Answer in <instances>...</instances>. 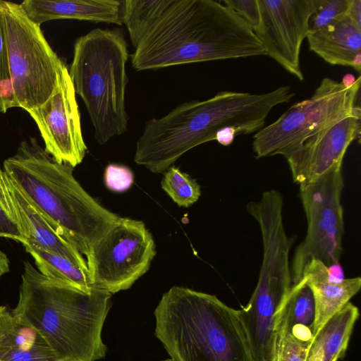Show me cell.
<instances>
[{
  "label": "cell",
  "instance_id": "obj_1",
  "mask_svg": "<svg viewBox=\"0 0 361 361\" xmlns=\"http://www.w3.org/2000/svg\"><path fill=\"white\" fill-rule=\"evenodd\" d=\"M134 48L137 71L266 55L252 28L214 0H165Z\"/></svg>",
  "mask_w": 361,
  "mask_h": 361
},
{
  "label": "cell",
  "instance_id": "obj_2",
  "mask_svg": "<svg viewBox=\"0 0 361 361\" xmlns=\"http://www.w3.org/2000/svg\"><path fill=\"white\" fill-rule=\"evenodd\" d=\"M290 99L288 89L280 86L264 94L222 91L205 100L182 103L145 123L134 161L152 173H163L188 151L215 140L224 128H234L238 135L256 133L271 109Z\"/></svg>",
  "mask_w": 361,
  "mask_h": 361
},
{
  "label": "cell",
  "instance_id": "obj_3",
  "mask_svg": "<svg viewBox=\"0 0 361 361\" xmlns=\"http://www.w3.org/2000/svg\"><path fill=\"white\" fill-rule=\"evenodd\" d=\"M19 300L12 314L37 332L59 361H97L107 348L102 329L112 294L54 281L24 263Z\"/></svg>",
  "mask_w": 361,
  "mask_h": 361
},
{
  "label": "cell",
  "instance_id": "obj_4",
  "mask_svg": "<svg viewBox=\"0 0 361 361\" xmlns=\"http://www.w3.org/2000/svg\"><path fill=\"white\" fill-rule=\"evenodd\" d=\"M3 169L82 255L119 218L85 191L74 177L73 167L55 161L35 137L21 141Z\"/></svg>",
  "mask_w": 361,
  "mask_h": 361
},
{
  "label": "cell",
  "instance_id": "obj_5",
  "mask_svg": "<svg viewBox=\"0 0 361 361\" xmlns=\"http://www.w3.org/2000/svg\"><path fill=\"white\" fill-rule=\"evenodd\" d=\"M154 314V334L173 361H254L239 310L214 295L173 286Z\"/></svg>",
  "mask_w": 361,
  "mask_h": 361
},
{
  "label": "cell",
  "instance_id": "obj_6",
  "mask_svg": "<svg viewBox=\"0 0 361 361\" xmlns=\"http://www.w3.org/2000/svg\"><path fill=\"white\" fill-rule=\"evenodd\" d=\"M129 56L128 44L119 30L95 28L74 43L69 75L100 145L128 129L125 96Z\"/></svg>",
  "mask_w": 361,
  "mask_h": 361
},
{
  "label": "cell",
  "instance_id": "obj_7",
  "mask_svg": "<svg viewBox=\"0 0 361 361\" xmlns=\"http://www.w3.org/2000/svg\"><path fill=\"white\" fill-rule=\"evenodd\" d=\"M0 1L15 99L28 112L50 97L66 66L20 4Z\"/></svg>",
  "mask_w": 361,
  "mask_h": 361
},
{
  "label": "cell",
  "instance_id": "obj_8",
  "mask_svg": "<svg viewBox=\"0 0 361 361\" xmlns=\"http://www.w3.org/2000/svg\"><path fill=\"white\" fill-rule=\"evenodd\" d=\"M361 78L345 87L324 78L311 97L297 102L253 136L257 159L281 154L312 135L345 117L360 114L356 105Z\"/></svg>",
  "mask_w": 361,
  "mask_h": 361
},
{
  "label": "cell",
  "instance_id": "obj_9",
  "mask_svg": "<svg viewBox=\"0 0 361 361\" xmlns=\"http://www.w3.org/2000/svg\"><path fill=\"white\" fill-rule=\"evenodd\" d=\"M341 167L336 166L314 180L300 185L307 229L292 261L293 284L302 279L305 266L312 259L326 267L339 262L343 235L341 197L344 182Z\"/></svg>",
  "mask_w": 361,
  "mask_h": 361
},
{
  "label": "cell",
  "instance_id": "obj_10",
  "mask_svg": "<svg viewBox=\"0 0 361 361\" xmlns=\"http://www.w3.org/2000/svg\"><path fill=\"white\" fill-rule=\"evenodd\" d=\"M155 255L145 224L119 216L85 255L91 285L111 294L127 290L149 270Z\"/></svg>",
  "mask_w": 361,
  "mask_h": 361
},
{
  "label": "cell",
  "instance_id": "obj_11",
  "mask_svg": "<svg viewBox=\"0 0 361 361\" xmlns=\"http://www.w3.org/2000/svg\"><path fill=\"white\" fill-rule=\"evenodd\" d=\"M259 23L253 31L269 56L302 81L301 45L321 0H257Z\"/></svg>",
  "mask_w": 361,
  "mask_h": 361
},
{
  "label": "cell",
  "instance_id": "obj_12",
  "mask_svg": "<svg viewBox=\"0 0 361 361\" xmlns=\"http://www.w3.org/2000/svg\"><path fill=\"white\" fill-rule=\"evenodd\" d=\"M28 114L35 122L44 150L59 163L75 167L86 154L75 89L66 66L50 97Z\"/></svg>",
  "mask_w": 361,
  "mask_h": 361
},
{
  "label": "cell",
  "instance_id": "obj_13",
  "mask_svg": "<svg viewBox=\"0 0 361 361\" xmlns=\"http://www.w3.org/2000/svg\"><path fill=\"white\" fill-rule=\"evenodd\" d=\"M360 137V114L344 118L283 151L292 177L299 185L342 165L348 147Z\"/></svg>",
  "mask_w": 361,
  "mask_h": 361
},
{
  "label": "cell",
  "instance_id": "obj_14",
  "mask_svg": "<svg viewBox=\"0 0 361 361\" xmlns=\"http://www.w3.org/2000/svg\"><path fill=\"white\" fill-rule=\"evenodd\" d=\"M20 5L28 18L39 26L58 19L123 24L122 1L118 0H25Z\"/></svg>",
  "mask_w": 361,
  "mask_h": 361
},
{
  "label": "cell",
  "instance_id": "obj_15",
  "mask_svg": "<svg viewBox=\"0 0 361 361\" xmlns=\"http://www.w3.org/2000/svg\"><path fill=\"white\" fill-rule=\"evenodd\" d=\"M311 51L331 65L361 71V27L346 14L307 35Z\"/></svg>",
  "mask_w": 361,
  "mask_h": 361
},
{
  "label": "cell",
  "instance_id": "obj_16",
  "mask_svg": "<svg viewBox=\"0 0 361 361\" xmlns=\"http://www.w3.org/2000/svg\"><path fill=\"white\" fill-rule=\"evenodd\" d=\"M8 178L10 192L26 237L25 241L33 242L47 251L61 255L88 272L86 260L76 247Z\"/></svg>",
  "mask_w": 361,
  "mask_h": 361
},
{
  "label": "cell",
  "instance_id": "obj_17",
  "mask_svg": "<svg viewBox=\"0 0 361 361\" xmlns=\"http://www.w3.org/2000/svg\"><path fill=\"white\" fill-rule=\"evenodd\" d=\"M310 288L314 300L315 319L313 336L324 324L341 310L361 288V278L345 279L336 283L329 281L327 267L321 261L312 259L305 266L302 279Z\"/></svg>",
  "mask_w": 361,
  "mask_h": 361
},
{
  "label": "cell",
  "instance_id": "obj_18",
  "mask_svg": "<svg viewBox=\"0 0 361 361\" xmlns=\"http://www.w3.org/2000/svg\"><path fill=\"white\" fill-rule=\"evenodd\" d=\"M0 361H59L33 329L0 306Z\"/></svg>",
  "mask_w": 361,
  "mask_h": 361
},
{
  "label": "cell",
  "instance_id": "obj_19",
  "mask_svg": "<svg viewBox=\"0 0 361 361\" xmlns=\"http://www.w3.org/2000/svg\"><path fill=\"white\" fill-rule=\"evenodd\" d=\"M314 319L313 294L302 278L298 283L293 284L277 312L275 336L286 333L305 341H312Z\"/></svg>",
  "mask_w": 361,
  "mask_h": 361
},
{
  "label": "cell",
  "instance_id": "obj_20",
  "mask_svg": "<svg viewBox=\"0 0 361 361\" xmlns=\"http://www.w3.org/2000/svg\"><path fill=\"white\" fill-rule=\"evenodd\" d=\"M358 317L357 307L348 302L314 336L307 361H337L342 358Z\"/></svg>",
  "mask_w": 361,
  "mask_h": 361
},
{
  "label": "cell",
  "instance_id": "obj_21",
  "mask_svg": "<svg viewBox=\"0 0 361 361\" xmlns=\"http://www.w3.org/2000/svg\"><path fill=\"white\" fill-rule=\"evenodd\" d=\"M23 245L34 259L38 271L46 277L85 290L94 288L88 272L68 259L47 251L31 241L27 240Z\"/></svg>",
  "mask_w": 361,
  "mask_h": 361
},
{
  "label": "cell",
  "instance_id": "obj_22",
  "mask_svg": "<svg viewBox=\"0 0 361 361\" xmlns=\"http://www.w3.org/2000/svg\"><path fill=\"white\" fill-rule=\"evenodd\" d=\"M161 188L179 207H189L201 195L200 185L188 173L175 166L169 167L161 181Z\"/></svg>",
  "mask_w": 361,
  "mask_h": 361
},
{
  "label": "cell",
  "instance_id": "obj_23",
  "mask_svg": "<svg viewBox=\"0 0 361 361\" xmlns=\"http://www.w3.org/2000/svg\"><path fill=\"white\" fill-rule=\"evenodd\" d=\"M0 237L23 243L26 237L9 189V178L0 168Z\"/></svg>",
  "mask_w": 361,
  "mask_h": 361
},
{
  "label": "cell",
  "instance_id": "obj_24",
  "mask_svg": "<svg viewBox=\"0 0 361 361\" xmlns=\"http://www.w3.org/2000/svg\"><path fill=\"white\" fill-rule=\"evenodd\" d=\"M18 107L14 97L11 80L0 1V112Z\"/></svg>",
  "mask_w": 361,
  "mask_h": 361
},
{
  "label": "cell",
  "instance_id": "obj_25",
  "mask_svg": "<svg viewBox=\"0 0 361 361\" xmlns=\"http://www.w3.org/2000/svg\"><path fill=\"white\" fill-rule=\"evenodd\" d=\"M312 342L286 333L276 334L274 361H307Z\"/></svg>",
  "mask_w": 361,
  "mask_h": 361
},
{
  "label": "cell",
  "instance_id": "obj_26",
  "mask_svg": "<svg viewBox=\"0 0 361 361\" xmlns=\"http://www.w3.org/2000/svg\"><path fill=\"white\" fill-rule=\"evenodd\" d=\"M352 0H321L311 16L309 31L320 29L348 14Z\"/></svg>",
  "mask_w": 361,
  "mask_h": 361
},
{
  "label": "cell",
  "instance_id": "obj_27",
  "mask_svg": "<svg viewBox=\"0 0 361 361\" xmlns=\"http://www.w3.org/2000/svg\"><path fill=\"white\" fill-rule=\"evenodd\" d=\"M134 182L132 171L116 164L108 165L104 171V183L111 191L121 192L128 190Z\"/></svg>",
  "mask_w": 361,
  "mask_h": 361
},
{
  "label": "cell",
  "instance_id": "obj_28",
  "mask_svg": "<svg viewBox=\"0 0 361 361\" xmlns=\"http://www.w3.org/2000/svg\"><path fill=\"white\" fill-rule=\"evenodd\" d=\"M222 2L242 18L252 30L259 25L260 16L257 0H224Z\"/></svg>",
  "mask_w": 361,
  "mask_h": 361
},
{
  "label": "cell",
  "instance_id": "obj_29",
  "mask_svg": "<svg viewBox=\"0 0 361 361\" xmlns=\"http://www.w3.org/2000/svg\"><path fill=\"white\" fill-rule=\"evenodd\" d=\"M237 135L238 133L234 128H224L217 132L215 140L224 146H228L232 144Z\"/></svg>",
  "mask_w": 361,
  "mask_h": 361
},
{
  "label": "cell",
  "instance_id": "obj_30",
  "mask_svg": "<svg viewBox=\"0 0 361 361\" xmlns=\"http://www.w3.org/2000/svg\"><path fill=\"white\" fill-rule=\"evenodd\" d=\"M328 279L332 283H338L345 279L343 267L339 262L327 267Z\"/></svg>",
  "mask_w": 361,
  "mask_h": 361
},
{
  "label": "cell",
  "instance_id": "obj_31",
  "mask_svg": "<svg viewBox=\"0 0 361 361\" xmlns=\"http://www.w3.org/2000/svg\"><path fill=\"white\" fill-rule=\"evenodd\" d=\"M348 15L358 27H361V0H352Z\"/></svg>",
  "mask_w": 361,
  "mask_h": 361
},
{
  "label": "cell",
  "instance_id": "obj_32",
  "mask_svg": "<svg viewBox=\"0 0 361 361\" xmlns=\"http://www.w3.org/2000/svg\"><path fill=\"white\" fill-rule=\"evenodd\" d=\"M9 271V261L6 255L0 250V278Z\"/></svg>",
  "mask_w": 361,
  "mask_h": 361
},
{
  "label": "cell",
  "instance_id": "obj_33",
  "mask_svg": "<svg viewBox=\"0 0 361 361\" xmlns=\"http://www.w3.org/2000/svg\"><path fill=\"white\" fill-rule=\"evenodd\" d=\"M356 78L351 74H347L343 78L342 81L341 82L345 87H350L354 84Z\"/></svg>",
  "mask_w": 361,
  "mask_h": 361
},
{
  "label": "cell",
  "instance_id": "obj_34",
  "mask_svg": "<svg viewBox=\"0 0 361 361\" xmlns=\"http://www.w3.org/2000/svg\"><path fill=\"white\" fill-rule=\"evenodd\" d=\"M162 361H173L171 359L169 358V359H166V360H164Z\"/></svg>",
  "mask_w": 361,
  "mask_h": 361
}]
</instances>
